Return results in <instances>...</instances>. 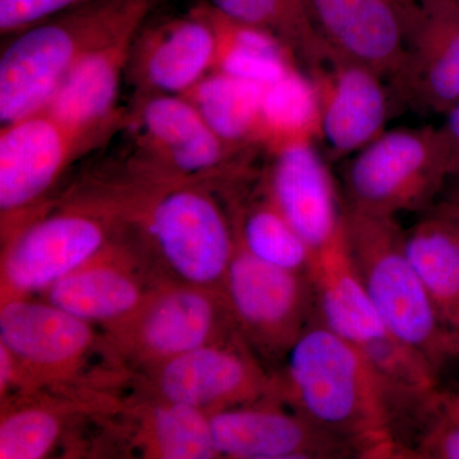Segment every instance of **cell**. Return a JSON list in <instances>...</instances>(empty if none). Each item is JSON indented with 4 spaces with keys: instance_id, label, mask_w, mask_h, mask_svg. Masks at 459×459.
<instances>
[{
    "instance_id": "cell-36",
    "label": "cell",
    "mask_w": 459,
    "mask_h": 459,
    "mask_svg": "<svg viewBox=\"0 0 459 459\" xmlns=\"http://www.w3.org/2000/svg\"><path fill=\"white\" fill-rule=\"evenodd\" d=\"M458 2H459V0H458Z\"/></svg>"
},
{
    "instance_id": "cell-6",
    "label": "cell",
    "mask_w": 459,
    "mask_h": 459,
    "mask_svg": "<svg viewBox=\"0 0 459 459\" xmlns=\"http://www.w3.org/2000/svg\"><path fill=\"white\" fill-rule=\"evenodd\" d=\"M123 226L122 207L102 193L39 214L5 241L2 301L47 291L98 255Z\"/></svg>"
},
{
    "instance_id": "cell-26",
    "label": "cell",
    "mask_w": 459,
    "mask_h": 459,
    "mask_svg": "<svg viewBox=\"0 0 459 459\" xmlns=\"http://www.w3.org/2000/svg\"><path fill=\"white\" fill-rule=\"evenodd\" d=\"M318 137V108L310 81L294 69L265 84L259 147L274 152L292 142Z\"/></svg>"
},
{
    "instance_id": "cell-19",
    "label": "cell",
    "mask_w": 459,
    "mask_h": 459,
    "mask_svg": "<svg viewBox=\"0 0 459 459\" xmlns=\"http://www.w3.org/2000/svg\"><path fill=\"white\" fill-rule=\"evenodd\" d=\"M329 51L391 81L404 54L403 9L394 0H307Z\"/></svg>"
},
{
    "instance_id": "cell-5",
    "label": "cell",
    "mask_w": 459,
    "mask_h": 459,
    "mask_svg": "<svg viewBox=\"0 0 459 459\" xmlns=\"http://www.w3.org/2000/svg\"><path fill=\"white\" fill-rule=\"evenodd\" d=\"M124 128L134 148L129 169L152 183H230L247 174L253 148L222 140L186 96L137 93Z\"/></svg>"
},
{
    "instance_id": "cell-18",
    "label": "cell",
    "mask_w": 459,
    "mask_h": 459,
    "mask_svg": "<svg viewBox=\"0 0 459 459\" xmlns=\"http://www.w3.org/2000/svg\"><path fill=\"white\" fill-rule=\"evenodd\" d=\"M128 247L115 238L45 291L48 301L111 328L138 312L161 283L148 281Z\"/></svg>"
},
{
    "instance_id": "cell-15",
    "label": "cell",
    "mask_w": 459,
    "mask_h": 459,
    "mask_svg": "<svg viewBox=\"0 0 459 459\" xmlns=\"http://www.w3.org/2000/svg\"><path fill=\"white\" fill-rule=\"evenodd\" d=\"M219 36L202 3L186 16L141 27L133 40L126 78L137 93L186 95L214 71Z\"/></svg>"
},
{
    "instance_id": "cell-16",
    "label": "cell",
    "mask_w": 459,
    "mask_h": 459,
    "mask_svg": "<svg viewBox=\"0 0 459 459\" xmlns=\"http://www.w3.org/2000/svg\"><path fill=\"white\" fill-rule=\"evenodd\" d=\"M307 77L316 92L318 137L332 159L355 155L385 132L391 93L376 72L332 53Z\"/></svg>"
},
{
    "instance_id": "cell-32",
    "label": "cell",
    "mask_w": 459,
    "mask_h": 459,
    "mask_svg": "<svg viewBox=\"0 0 459 459\" xmlns=\"http://www.w3.org/2000/svg\"><path fill=\"white\" fill-rule=\"evenodd\" d=\"M435 212L442 214V216L448 219L453 225L457 226L459 230V190L451 198L444 201L443 204L435 208Z\"/></svg>"
},
{
    "instance_id": "cell-27",
    "label": "cell",
    "mask_w": 459,
    "mask_h": 459,
    "mask_svg": "<svg viewBox=\"0 0 459 459\" xmlns=\"http://www.w3.org/2000/svg\"><path fill=\"white\" fill-rule=\"evenodd\" d=\"M146 453L165 459H212L214 446L210 415L204 411L162 401L146 412L142 428Z\"/></svg>"
},
{
    "instance_id": "cell-34",
    "label": "cell",
    "mask_w": 459,
    "mask_h": 459,
    "mask_svg": "<svg viewBox=\"0 0 459 459\" xmlns=\"http://www.w3.org/2000/svg\"><path fill=\"white\" fill-rule=\"evenodd\" d=\"M395 3H398V4L401 5L402 8L404 7V5L410 4L412 0H394Z\"/></svg>"
},
{
    "instance_id": "cell-7",
    "label": "cell",
    "mask_w": 459,
    "mask_h": 459,
    "mask_svg": "<svg viewBox=\"0 0 459 459\" xmlns=\"http://www.w3.org/2000/svg\"><path fill=\"white\" fill-rule=\"evenodd\" d=\"M115 131H86L48 110L2 124L0 216L7 241L39 216V208L78 157L104 143Z\"/></svg>"
},
{
    "instance_id": "cell-30",
    "label": "cell",
    "mask_w": 459,
    "mask_h": 459,
    "mask_svg": "<svg viewBox=\"0 0 459 459\" xmlns=\"http://www.w3.org/2000/svg\"><path fill=\"white\" fill-rule=\"evenodd\" d=\"M412 455L427 459H459V418L443 407Z\"/></svg>"
},
{
    "instance_id": "cell-8",
    "label": "cell",
    "mask_w": 459,
    "mask_h": 459,
    "mask_svg": "<svg viewBox=\"0 0 459 459\" xmlns=\"http://www.w3.org/2000/svg\"><path fill=\"white\" fill-rule=\"evenodd\" d=\"M449 178L439 128L382 133L353 155L344 172L346 207L394 217L427 205Z\"/></svg>"
},
{
    "instance_id": "cell-17",
    "label": "cell",
    "mask_w": 459,
    "mask_h": 459,
    "mask_svg": "<svg viewBox=\"0 0 459 459\" xmlns=\"http://www.w3.org/2000/svg\"><path fill=\"white\" fill-rule=\"evenodd\" d=\"M270 155L263 186L316 253L343 229L344 205L331 170L313 140L292 142Z\"/></svg>"
},
{
    "instance_id": "cell-10",
    "label": "cell",
    "mask_w": 459,
    "mask_h": 459,
    "mask_svg": "<svg viewBox=\"0 0 459 459\" xmlns=\"http://www.w3.org/2000/svg\"><path fill=\"white\" fill-rule=\"evenodd\" d=\"M221 291L238 336L267 358H286L316 316L309 274L268 264L238 244Z\"/></svg>"
},
{
    "instance_id": "cell-23",
    "label": "cell",
    "mask_w": 459,
    "mask_h": 459,
    "mask_svg": "<svg viewBox=\"0 0 459 459\" xmlns=\"http://www.w3.org/2000/svg\"><path fill=\"white\" fill-rule=\"evenodd\" d=\"M201 3L238 25L276 39L303 66L307 75L332 54L313 25L307 0H201Z\"/></svg>"
},
{
    "instance_id": "cell-2",
    "label": "cell",
    "mask_w": 459,
    "mask_h": 459,
    "mask_svg": "<svg viewBox=\"0 0 459 459\" xmlns=\"http://www.w3.org/2000/svg\"><path fill=\"white\" fill-rule=\"evenodd\" d=\"M165 0H83L8 36L0 57V122L44 110L72 68L140 31Z\"/></svg>"
},
{
    "instance_id": "cell-29",
    "label": "cell",
    "mask_w": 459,
    "mask_h": 459,
    "mask_svg": "<svg viewBox=\"0 0 459 459\" xmlns=\"http://www.w3.org/2000/svg\"><path fill=\"white\" fill-rule=\"evenodd\" d=\"M83 0H0V33L14 35Z\"/></svg>"
},
{
    "instance_id": "cell-12",
    "label": "cell",
    "mask_w": 459,
    "mask_h": 459,
    "mask_svg": "<svg viewBox=\"0 0 459 459\" xmlns=\"http://www.w3.org/2000/svg\"><path fill=\"white\" fill-rule=\"evenodd\" d=\"M404 54L394 95L413 110L446 114L459 100V2L404 5Z\"/></svg>"
},
{
    "instance_id": "cell-22",
    "label": "cell",
    "mask_w": 459,
    "mask_h": 459,
    "mask_svg": "<svg viewBox=\"0 0 459 459\" xmlns=\"http://www.w3.org/2000/svg\"><path fill=\"white\" fill-rule=\"evenodd\" d=\"M404 249L444 328L459 343V230L437 212L404 231Z\"/></svg>"
},
{
    "instance_id": "cell-9",
    "label": "cell",
    "mask_w": 459,
    "mask_h": 459,
    "mask_svg": "<svg viewBox=\"0 0 459 459\" xmlns=\"http://www.w3.org/2000/svg\"><path fill=\"white\" fill-rule=\"evenodd\" d=\"M115 350L153 368L238 333L222 291L161 283L131 318L108 328Z\"/></svg>"
},
{
    "instance_id": "cell-4",
    "label": "cell",
    "mask_w": 459,
    "mask_h": 459,
    "mask_svg": "<svg viewBox=\"0 0 459 459\" xmlns=\"http://www.w3.org/2000/svg\"><path fill=\"white\" fill-rule=\"evenodd\" d=\"M344 232L353 264L389 333L422 353L437 373L459 358V343L435 312L394 217L344 205Z\"/></svg>"
},
{
    "instance_id": "cell-25",
    "label": "cell",
    "mask_w": 459,
    "mask_h": 459,
    "mask_svg": "<svg viewBox=\"0 0 459 459\" xmlns=\"http://www.w3.org/2000/svg\"><path fill=\"white\" fill-rule=\"evenodd\" d=\"M238 244L255 258L283 270L309 274L314 252L283 216L261 183L259 197L232 204Z\"/></svg>"
},
{
    "instance_id": "cell-13",
    "label": "cell",
    "mask_w": 459,
    "mask_h": 459,
    "mask_svg": "<svg viewBox=\"0 0 459 459\" xmlns=\"http://www.w3.org/2000/svg\"><path fill=\"white\" fill-rule=\"evenodd\" d=\"M0 343L16 359L21 386L36 388L71 376L98 343L92 325L49 301L13 298L2 301Z\"/></svg>"
},
{
    "instance_id": "cell-11",
    "label": "cell",
    "mask_w": 459,
    "mask_h": 459,
    "mask_svg": "<svg viewBox=\"0 0 459 459\" xmlns=\"http://www.w3.org/2000/svg\"><path fill=\"white\" fill-rule=\"evenodd\" d=\"M151 373L161 401L208 415L277 397V377L264 373L238 333L171 359Z\"/></svg>"
},
{
    "instance_id": "cell-1",
    "label": "cell",
    "mask_w": 459,
    "mask_h": 459,
    "mask_svg": "<svg viewBox=\"0 0 459 459\" xmlns=\"http://www.w3.org/2000/svg\"><path fill=\"white\" fill-rule=\"evenodd\" d=\"M277 397L360 458H397L398 411L364 353L316 316L286 355Z\"/></svg>"
},
{
    "instance_id": "cell-33",
    "label": "cell",
    "mask_w": 459,
    "mask_h": 459,
    "mask_svg": "<svg viewBox=\"0 0 459 459\" xmlns=\"http://www.w3.org/2000/svg\"><path fill=\"white\" fill-rule=\"evenodd\" d=\"M444 407H446V410L451 412L452 415L459 418V392L457 394L453 395V397L446 398Z\"/></svg>"
},
{
    "instance_id": "cell-35",
    "label": "cell",
    "mask_w": 459,
    "mask_h": 459,
    "mask_svg": "<svg viewBox=\"0 0 459 459\" xmlns=\"http://www.w3.org/2000/svg\"><path fill=\"white\" fill-rule=\"evenodd\" d=\"M449 413H451V412H449Z\"/></svg>"
},
{
    "instance_id": "cell-24",
    "label": "cell",
    "mask_w": 459,
    "mask_h": 459,
    "mask_svg": "<svg viewBox=\"0 0 459 459\" xmlns=\"http://www.w3.org/2000/svg\"><path fill=\"white\" fill-rule=\"evenodd\" d=\"M265 84L213 71L186 93L214 132L237 147L259 146Z\"/></svg>"
},
{
    "instance_id": "cell-21",
    "label": "cell",
    "mask_w": 459,
    "mask_h": 459,
    "mask_svg": "<svg viewBox=\"0 0 459 459\" xmlns=\"http://www.w3.org/2000/svg\"><path fill=\"white\" fill-rule=\"evenodd\" d=\"M135 35L124 36L84 56L65 75L45 110L86 131L123 129L128 111L117 108V101Z\"/></svg>"
},
{
    "instance_id": "cell-3",
    "label": "cell",
    "mask_w": 459,
    "mask_h": 459,
    "mask_svg": "<svg viewBox=\"0 0 459 459\" xmlns=\"http://www.w3.org/2000/svg\"><path fill=\"white\" fill-rule=\"evenodd\" d=\"M210 186L201 181L147 186L126 226L137 230L179 283L221 291L238 238L231 211Z\"/></svg>"
},
{
    "instance_id": "cell-28",
    "label": "cell",
    "mask_w": 459,
    "mask_h": 459,
    "mask_svg": "<svg viewBox=\"0 0 459 459\" xmlns=\"http://www.w3.org/2000/svg\"><path fill=\"white\" fill-rule=\"evenodd\" d=\"M65 413L47 403H12L2 410L0 459H40L54 448Z\"/></svg>"
},
{
    "instance_id": "cell-14",
    "label": "cell",
    "mask_w": 459,
    "mask_h": 459,
    "mask_svg": "<svg viewBox=\"0 0 459 459\" xmlns=\"http://www.w3.org/2000/svg\"><path fill=\"white\" fill-rule=\"evenodd\" d=\"M220 457L332 459L356 457L347 444L304 418L277 397L210 415Z\"/></svg>"
},
{
    "instance_id": "cell-20",
    "label": "cell",
    "mask_w": 459,
    "mask_h": 459,
    "mask_svg": "<svg viewBox=\"0 0 459 459\" xmlns=\"http://www.w3.org/2000/svg\"><path fill=\"white\" fill-rule=\"evenodd\" d=\"M316 318L359 349L388 336L350 255L343 229L316 250L309 270Z\"/></svg>"
},
{
    "instance_id": "cell-31",
    "label": "cell",
    "mask_w": 459,
    "mask_h": 459,
    "mask_svg": "<svg viewBox=\"0 0 459 459\" xmlns=\"http://www.w3.org/2000/svg\"><path fill=\"white\" fill-rule=\"evenodd\" d=\"M448 157L449 178L459 180V100L446 113V122L439 128Z\"/></svg>"
}]
</instances>
